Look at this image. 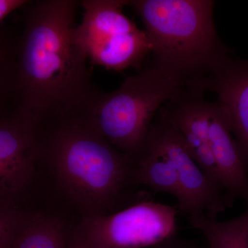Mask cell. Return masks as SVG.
I'll return each mask as SVG.
<instances>
[{
    "label": "cell",
    "instance_id": "cell-1",
    "mask_svg": "<svg viewBox=\"0 0 248 248\" xmlns=\"http://www.w3.org/2000/svg\"><path fill=\"white\" fill-rule=\"evenodd\" d=\"M79 1L38 0L23 8L16 107L41 124L78 115L99 91L76 38Z\"/></svg>",
    "mask_w": 248,
    "mask_h": 248
},
{
    "label": "cell",
    "instance_id": "cell-2",
    "mask_svg": "<svg viewBox=\"0 0 248 248\" xmlns=\"http://www.w3.org/2000/svg\"><path fill=\"white\" fill-rule=\"evenodd\" d=\"M50 166L59 190L82 217L115 213L141 201L132 194L135 161L78 117L40 127V162Z\"/></svg>",
    "mask_w": 248,
    "mask_h": 248
},
{
    "label": "cell",
    "instance_id": "cell-3",
    "mask_svg": "<svg viewBox=\"0 0 248 248\" xmlns=\"http://www.w3.org/2000/svg\"><path fill=\"white\" fill-rule=\"evenodd\" d=\"M212 0H130L151 45L153 61L190 80L208 76L231 50L222 43L213 20Z\"/></svg>",
    "mask_w": 248,
    "mask_h": 248
},
{
    "label": "cell",
    "instance_id": "cell-4",
    "mask_svg": "<svg viewBox=\"0 0 248 248\" xmlns=\"http://www.w3.org/2000/svg\"><path fill=\"white\" fill-rule=\"evenodd\" d=\"M187 89L185 79L152 61L113 92L98 91L73 117L135 160L158 111Z\"/></svg>",
    "mask_w": 248,
    "mask_h": 248
},
{
    "label": "cell",
    "instance_id": "cell-5",
    "mask_svg": "<svg viewBox=\"0 0 248 248\" xmlns=\"http://www.w3.org/2000/svg\"><path fill=\"white\" fill-rule=\"evenodd\" d=\"M128 0H82V20L76 38L88 60L109 71L141 69L151 53L144 30L124 14Z\"/></svg>",
    "mask_w": 248,
    "mask_h": 248
},
{
    "label": "cell",
    "instance_id": "cell-6",
    "mask_svg": "<svg viewBox=\"0 0 248 248\" xmlns=\"http://www.w3.org/2000/svg\"><path fill=\"white\" fill-rule=\"evenodd\" d=\"M174 207L141 201L108 215L81 218L70 231L69 239L84 248H146L177 231Z\"/></svg>",
    "mask_w": 248,
    "mask_h": 248
},
{
    "label": "cell",
    "instance_id": "cell-7",
    "mask_svg": "<svg viewBox=\"0 0 248 248\" xmlns=\"http://www.w3.org/2000/svg\"><path fill=\"white\" fill-rule=\"evenodd\" d=\"M40 126L17 108L0 116V203L26 207L40 163Z\"/></svg>",
    "mask_w": 248,
    "mask_h": 248
},
{
    "label": "cell",
    "instance_id": "cell-8",
    "mask_svg": "<svg viewBox=\"0 0 248 248\" xmlns=\"http://www.w3.org/2000/svg\"><path fill=\"white\" fill-rule=\"evenodd\" d=\"M154 122L175 170L178 211L189 217L204 214L217 218L218 214L232 208L234 199L214 183L192 159L164 107L158 111Z\"/></svg>",
    "mask_w": 248,
    "mask_h": 248
},
{
    "label": "cell",
    "instance_id": "cell-9",
    "mask_svg": "<svg viewBox=\"0 0 248 248\" xmlns=\"http://www.w3.org/2000/svg\"><path fill=\"white\" fill-rule=\"evenodd\" d=\"M187 88L216 93L226 110L241 159L248 173V61L228 57L208 76L190 80Z\"/></svg>",
    "mask_w": 248,
    "mask_h": 248
},
{
    "label": "cell",
    "instance_id": "cell-10",
    "mask_svg": "<svg viewBox=\"0 0 248 248\" xmlns=\"http://www.w3.org/2000/svg\"><path fill=\"white\" fill-rule=\"evenodd\" d=\"M69 234L60 217L30 211L8 248H67Z\"/></svg>",
    "mask_w": 248,
    "mask_h": 248
},
{
    "label": "cell",
    "instance_id": "cell-11",
    "mask_svg": "<svg viewBox=\"0 0 248 248\" xmlns=\"http://www.w3.org/2000/svg\"><path fill=\"white\" fill-rule=\"evenodd\" d=\"M189 221L205 235L209 248H248V208L229 221L219 222L201 214L189 217Z\"/></svg>",
    "mask_w": 248,
    "mask_h": 248
},
{
    "label": "cell",
    "instance_id": "cell-12",
    "mask_svg": "<svg viewBox=\"0 0 248 248\" xmlns=\"http://www.w3.org/2000/svg\"><path fill=\"white\" fill-rule=\"evenodd\" d=\"M17 35L0 26V116L16 108Z\"/></svg>",
    "mask_w": 248,
    "mask_h": 248
},
{
    "label": "cell",
    "instance_id": "cell-13",
    "mask_svg": "<svg viewBox=\"0 0 248 248\" xmlns=\"http://www.w3.org/2000/svg\"><path fill=\"white\" fill-rule=\"evenodd\" d=\"M27 207L0 203V248H8L29 215Z\"/></svg>",
    "mask_w": 248,
    "mask_h": 248
},
{
    "label": "cell",
    "instance_id": "cell-14",
    "mask_svg": "<svg viewBox=\"0 0 248 248\" xmlns=\"http://www.w3.org/2000/svg\"><path fill=\"white\" fill-rule=\"evenodd\" d=\"M29 2L27 0H0V26L5 18L17 9H23Z\"/></svg>",
    "mask_w": 248,
    "mask_h": 248
},
{
    "label": "cell",
    "instance_id": "cell-15",
    "mask_svg": "<svg viewBox=\"0 0 248 248\" xmlns=\"http://www.w3.org/2000/svg\"><path fill=\"white\" fill-rule=\"evenodd\" d=\"M146 248H205L186 240L174 236L162 242Z\"/></svg>",
    "mask_w": 248,
    "mask_h": 248
},
{
    "label": "cell",
    "instance_id": "cell-16",
    "mask_svg": "<svg viewBox=\"0 0 248 248\" xmlns=\"http://www.w3.org/2000/svg\"><path fill=\"white\" fill-rule=\"evenodd\" d=\"M67 248H84L81 247V246H78V244H75L74 242L71 241V240L69 239V237H68V246H67Z\"/></svg>",
    "mask_w": 248,
    "mask_h": 248
}]
</instances>
